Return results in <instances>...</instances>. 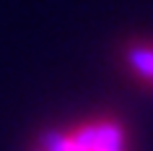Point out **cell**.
Segmentation results:
<instances>
[{
    "label": "cell",
    "mask_w": 153,
    "mask_h": 151,
    "mask_svg": "<svg viewBox=\"0 0 153 151\" xmlns=\"http://www.w3.org/2000/svg\"><path fill=\"white\" fill-rule=\"evenodd\" d=\"M125 133L114 122H88L52 141V151H122Z\"/></svg>",
    "instance_id": "cell-1"
},
{
    "label": "cell",
    "mask_w": 153,
    "mask_h": 151,
    "mask_svg": "<svg viewBox=\"0 0 153 151\" xmlns=\"http://www.w3.org/2000/svg\"><path fill=\"white\" fill-rule=\"evenodd\" d=\"M130 63L140 76L153 81V47H135L130 52Z\"/></svg>",
    "instance_id": "cell-2"
}]
</instances>
